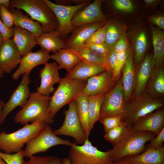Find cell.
<instances>
[{
	"instance_id": "1",
	"label": "cell",
	"mask_w": 164,
	"mask_h": 164,
	"mask_svg": "<svg viewBox=\"0 0 164 164\" xmlns=\"http://www.w3.org/2000/svg\"><path fill=\"white\" fill-rule=\"evenodd\" d=\"M156 135L151 132L139 131L132 126H126L120 139L113 148L108 150L113 163L126 157L142 153L145 150V143Z\"/></svg>"
},
{
	"instance_id": "2",
	"label": "cell",
	"mask_w": 164,
	"mask_h": 164,
	"mask_svg": "<svg viewBox=\"0 0 164 164\" xmlns=\"http://www.w3.org/2000/svg\"><path fill=\"white\" fill-rule=\"evenodd\" d=\"M49 99L37 92L31 93L22 109L16 114L15 122L22 125L39 121L52 124L54 119L49 111Z\"/></svg>"
},
{
	"instance_id": "3",
	"label": "cell",
	"mask_w": 164,
	"mask_h": 164,
	"mask_svg": "<svg viewBox=\"0 0 164 164\" xmlns=\"http://www.w3.org/2000/svg\"><path fill=\"white\" fill-rule=\"evenodd\" d=\"M9 8L25 11L32 19L41 24L43 32L55 31L58 27L57 18L44 0H12L10 1Z\"/></svg>"
},
{
	"instance_id": "4",
	"label": "cell",
	"mask_w": 164,
	"mask_h": 164,
	"mask_svg": "<svg viewBox=\"0 0 164 164\" xmlns=\"http://www.w3.org/2000/svg\"><path fill=\"white\" fill-rule=\"evenodd\" d=\"M46 124L42 121H37L25 124L12 133L8 134L5 132H0V150L9 154L20 151L25 144L38 135Z\"/></svg>"
},
{
	"instance_id": "5",
	"label": "cell",
	"mask_w": 164,
	"mask_h": 164,
	"mask_svg": "<svg viewBox=\"0 0 164 164\" xmlns=\"http://www.w3.org/2000/svg\"><path fill=\"white\" fill-rule=\"evenodd\" d=\"M163 98L155 99L144 91L137 97H132L126 105L121 121L126 126H132L140 118L163 108Z\"/></svg>"
},
{
	"instance_id": "6",
	"label": "cell",
	"mask_w": 164,
	"mask_h": 164,
	"mask_svg": "<svg viewBox=\"0 0 164 164\" xmlns=\"http://www.w3.org/2000/svg\"><path fill=\"white\" fill-rule=\"evenodd\" d=\"M87 83V80L72 79L65 77L59 83L53 94L50 97L49 112L54 118L63 107L75 100Z\"/></svg>"
},
{
	"instance_id": "7",
	"label": "cell",
	"mask_w": 164,
	"mask_h": 164,
	"mask_svg": "<svg viewBox=\"0 0 164 164\" xmlns=\"http://www.w3.org/2000/svg\"><path fill=\"white\" fill-rule=\"evenodd\" d=\"M70 147L68 158L71 164H113L109 152H102L94 146L89 139L82 145L73 142Z\"/></svg>"
},
{
	"instance_id": "8",
	"label": "cell",
	"mask_w": 164,
	"mask_h": 164,
	"mask_svg": "<svg viewBox=\"0 0 164 164\" xmlns=\"http://www.w3.org/2000/svg\"><path fill=\"white\" fill-rule=\"evenodd\" d=\"M73 143L58 136L54 133L50 125L47 124L38 135L26 144L23 150V156L29 158L35 154L45 152L53 146L64 145L71 146Z\"/></svg>"
},
{
	"instance_id": "9",
	"label": "cell",
	"mask_w": 164,
	"mask_h": 164,
	"mask_svg": "<svg viewBox=\"0 0 164 164\" xmlns=\"http://www.w3.org/2000/svg\"><path fill=\"white\" fill-rule=\"evenodd\" d=\"M69 108L64 110L65 118L62 125L53 130L56 135L71 136L75 139L76 144L83 145L87 139L80 121L76 107L75 100L69 104Z\"/></svg>"
},
{
	"instance_id": "10",
	"label": "cell",
	"mask_w": 164,
	"mask_h": 164,
	"mask_svg": "<svg viewBox=\"0 0 164 164\" xmlns=\"http://www.w3.org/2000/svg\"><path fill=\"white\" fill-rule=\"evenodd\" d=\"M105 95L100 111V118L107 117L122 116L126 104L121 78Z\"/></svg>"
},
{
	"instance_id": "11",
	"label": "cell",
	"mask_w": 164,
	"mask_h": 164,
	"mask_svg": "<svg viewBox=\"0 0 164 164\" xmlns=\"http://www.w3.org/2000/svg\"><path fill=\"white\" fill-rule=\"evenodd\" d=\"M44 0L57 18L58 26L56 30L60 33V37L71 33L74 28L71 22L73 15L77 12L86 7L90 2V0H87L78 5L66 6L58 5L49 0Z\"/></svg>"
},
{
	"instance_id": "12",
	"label": "cell",
	"mask_w": 164,
	"mask_h": 164,
	"mask_svg": "<svg viewBox=\"0 0 164 164\" xmlns=\"http://www.w3.org/2000/svg\"><path fill=\"white\" fill-rule=\"evenodd\" d=\"M30 73L22 75V79L14 91L9 100L5 103L2 110L0 124H2L8 115L15 108L19 106L22 108L29 98L31 93L29 85L31 83Z\"/></svg>"
},
{
	"instance_id": "13",
	"label": "cell",
	"mask_w": 164,
	"mask_h": 164,
	"mask_svg": "<svg viewBox=\"0 0 164 164\" xmlns=\"http://www.w3.org/2000/svg\"><path fill=\"white\" fill-rule=\"evenodd\" d=\"M103 2L102 0H95L84 9L77 12L71 21L73 27L106 21L107 16L101 9Z\"/></svg>"
},
{
	"instance_id": "14",
	"label": "cell",
	"mask_w": 164,
	"mask_h": 164,
	"mask_svg": "<svg viewBox=\"0 0 164 164\" xmlns=\"http://www.w3.org/2000/svg\"><path fill=\"white\" fill-rule=\"evenodd\" d=\"M154 69L153 55H145L143 59L135 67V84L132 97H137L144 92Z\"/></svg>"
},
{
	"instance_id": "15",
	"label": "cell",
	"mask_w": 164,
	"mask_h": 164,
	"mask_svg": "<svg viewBox=\"0 0 164 164\" xmlns=\"http://www.w3.org/2000/svg\"><path fill=\"white\" fill-rule=\"evenodd\" d=\"M117 81L112 78L111 71L106 70L87 79V83L82 93L88 96L106 94L114 86Z\"/></svg>"
},
{
	"instance_id": "16",
	"label": "cell",
	"mask_w": 164,
	"mask_h": 164,
	"mask_svg": "<svg viewBox=\"0 0 164 164\" xmlns=\"http://www.w3.org/2000/svg\"><path fill=\"white\" fill-rule=\"evenodd\" d=\"M44 65V67L41 69L39 72L41 82L37 88V92L50 97V94L55 90L53 85L56 83L59 84L62 78L60 77L59 69L56 62L47 63Z\"/></svg>"
},
{
	"instance_id": "17",
	"label": "cell",
	"mask_w": 164,
	"mask_h": 164,
	"mask_svg": "<svg viewBox=\"0 0 164 164\" xmlns=\"http://www.w3.org/2000/svg\"><path fill=\"white\" fill-rule=\"evenodd\" d=\"M50 59L49 53L41 49L36 52H30L21 58L18 68L12 74V79L16 80L21 75L30 73L34 67L45 64Z\"/></svg>"
},
{
	"instance_id": "18",
	"label": "cell",
	"mask_w": 164,
	"mask_h": 164,
	"mask_svg": "<svg viewBox=\"0 0 164 164\" xmlns=\"http://www.w3.org/2000/svg\"><path fill=\"white\" fill-rule=\"evenodd\" d=\"M107 21L92 23L74 28L70 35L65 39V48L75 49L84 45L85 41Z\"/></svg>"
},
{
	"instance_id": "19",
	"label": "cell",
	"mask_w": 164,
	"mask_h": 164,
	"mask_svg": "<svg viewBox=\"0 0 164 164\" xmlns=\"http://www.w3.org/2000/svg\"><path fill=\"white\" fill-rule=\"evenodd\" d=\"M21 58L12 39L4 40L0 47V68L5 73H10L18 66Z\"/></svg>"
},
{
	"instance_id": "20",
	"label": "cell",
	"mask_w": 164,
	"mask_h": 164,
	"mask_svg": "<svg viewBox=\"0 0 164 164\" xmlns=\"http://www.w3.org/2000/svg\"><path fill=\"white\" fill-rule=\"evenodd\" d=\"M132 126L136 130L151 132L157 135L164 127L163 108L140 118Z\"/></svg>"
},
{
	"instance_id": "21",
	"label": "cell",
	"mask_w": 164,
	"mask_h": 164,
	"mask_svg": "<svg viewBox=\"0 0 164 164\" xmlns=\"http://www.w3.org/2000/svg\"><path fill=\"white\" fill-rule=\"evenodd\" d=\"M106 70L105 67L102 65L81 60L70 72L66 74L65 77L72 79L87 80Z\"/></svg>"
},
{
	"instance_id": "22",
	"label": "cell",
	"mask_w": 164,
	"mask_h": 164,
	"mask_svg": "<svg viewBox=\"0 0 164 164\" xmlns=\"http://www.w3.org/2000/svg\"><path fill=\"white\" fill-rule=\"evenodd\" d=\"M121 78L126 105L132 97L135 84V66L133 56L131 53L125 65Z\"/></svg>"
},
{
	"instance_id": "23",
	"label": "cell",
	"mask_w": 164,
	"mask_h": 164,
	"mask_svg": "<svg viewBox=\"0 0 164 164\" xmlns=\"http://www.w3.org/2000/svg\"><path fill=\"white\" fill-rule=\"evenodd\" d=\"M13 41L22 56L31 51L36 45V37L29 31L13 26Z\"/></svg>"
},
{
	"instance_id": "24",
	"label": "cell",
	"mask_w": 164,
	"mask_h": 164,
	"mask_svg": "<svg viewBox=\"0 0 164 164\" xmlns=\"http://www.w3.org/2000/svg\"><path fill=\"white\" fill-rule=\"evenodd\" d=\"M124 158L131 164H164V146L156 149L147 148L140 154Z\"/></svg>"
},
{
	"instance_id": "25",
	"label": "cell",
	"mask_w": 164,
	"mask_h": 164,
	"mask_svg": "<svg viewBox=\"0 0 164 164\" xmlns=\"http://www.w3.org/2000/svg\"><path fill=\"white\" fill-rule=\"evenodd\" d=\"M9 10L14 17V26H18L30 32L36 37L43 32L42 27L39 22L30 18L19 9L9 8Z\"/></svg>"
},
{
	"instance_id": "26",
	"label": "cell",
	"mask_w": 164,
	"mask_h": 164,
	"mask_svg": "<svg viewBox=\"0 0 164 164\" xmlns=\"http://www.w3.org/2000/svg\"><path fill=\"white\" fill-rule=\"evenodd\" d=\"M36 44L41 49L49 53L65 48V40L61 38L60 34L56 30L49 32H43L36 38Z\"/></svg>"
},
{
	"instance_id": "27",
	"label": "cell",
	"mask_w": 164,
	"mask_h": 164,
	"mask_svg": "<svg viewBox=\"0 0 164 164\" xmlns=\"http://www.w3.org/2000/svg\"><path fill=\"white\" fill-rule=\"evenodd\" d=\"M50 59L55 60L57 64L59 70L65 69L68 73L81 60L73 49H60L50 55Z\"/></svg>"
},
{
	"instance_id": "28",
	"label": "cell",
	"mask_w": 164,
	"mask_h": 164,
	"mask_svg": "<svg viewBox=\"0 0 164 164\" xmlns=\"http://www.w3.org/2000/svg\"><path fill=\"white\" fill-rule=\"evenodd\" d=\"M144 91L153 98H163L164 95L163 64L157 69H154Z\"/></svg>"
},
{
	"instance_id": "29",
	"label": "cell",
	"mask_w": 164,
	"mask_h": 164,
	"mask_svg": "<svg viewBox=\"0 0 164 164\" xmlns=\"http://www.w3.org/2000/svg\"><path fill=\"white\" fill-rule=\"evenodd\" d=\"M152 32L154 53V69L159 67L164 60V32L156 27L150 26Z\"/></svg>"
},
{
	"instance_id": "30",
	"label": "cell",
	"mask_w": 164,
	"mask_h": 164,
	"mask_svg": "<svg viewBox=\"0 0 164 164\" xmlns=\"http://www.w3.org/2000/svg\"><path fill=\"white\" fill-rule=\"evenodd\" d=\"M75 100L80 121L86 138L89 139L91 131L89 127L88 96L81 92Z\"/></svg>"
},
{
	"instance_id": "31",
	"label": "cell",
	"mask_w": 164,
	"mask_h": 164,
	"mask_svg": "<svg viewBox=\"0 0 164 164\" xmlns=\"http://www.w3.org/2000/svg\"><path fill=\"white\" fill-rule=\"evenodd\" d=\"M106 94L88 96L89 127L91 131L95 123L100 119V109Z\"/></svg>"
},
{
	"instance_id": "32",
	"label": "cell",
	"mask_w": 164,
	"mask_h": 164,
	"mask_svg": "<svg viewBox=\"0 0 164 164\" xmlns=\"http://www.w3.org/2000/svg\"><path fill=\"white\" fill-rule=\"evenodd\" d=\"M145 32L142 31L137 35L135 42L134 64L136 65L142 61L145 56L147 40Z\"/></svg>"
},
{
	"instance_id": "33",
	"label": "cell",
	"mask_w": 164,
	"mask_h": 164,
	"mask_svg": "<svg viewBox=\"0 0 164 164\" xmlns=\"http://www.w3.org/2000/svg\"><path fill=\"white\" fill-rule=\"evenodd\" d=\"M73 49L76 51L81 60L102 65L107 70L106 61L104 57L98 55L89 48L83 46Z\"/></svg>"
},
{
	"instance_id": "34",
	"label": "cell",
	"mask_w": 164,
	"mask_h": 164,
	"mask_svg": "<svg viewBox=\"0 0 164 164\" xmlns=\"http://www.w3.org/2000/svg\"><path fill=\"white\" fill-rule=\"evenodd\" d=\"M121 28L115 23L108 21L105 43L109 50L114 48V46L122 35Z\"/></svg>"
},
{
	"instance_id": "35",
	"label": "cell",
	"mask_w": 164,
	"mask_h": 164,
	"mask_svg": "<svg viewBox=\"0 0 164 164\" xmlns=\"http://www.w3.org/2000/svg\"><path fill=\"white\" fill-rule=\"evenodd\" d=\"M28 161L23 160L22 164H62V160L53 156H36L32 155Z\"/></svg>"
},
{
	"instance_id": "36",
	"label": "cell",
	"mask_w": 164,
	"mask_h": 164,
	"mask_svg": "<svg viewBox=\"0 0 164 164\" xmlns=\"http://www.w3.org/2000/svg\"><path fill=\"white\" fill-rule=\"evenodd\" d=\"M108 23L107 21L104 26L98 29L85 41L84 44L104 43Z\"/></svg>"
},
{
	"instance_id": "37",
	"label": "cell",
	"mask_w": 164,
	"mask_h": 164,
	"mask_svg": "<svg viewBox=\"0 0 164 164\" xmlns=\"http://www.w3.org/2000/svg\"><path fill=\"white\" fill-rule=\"evenodd\" d=\"M125 127L126 125L123 123L121 125L105 132L104 138L114 145L121 137Z\"/></svg>"
},
{
	"instance_id": "38",
	"label": "cell",
	"mask_w": 164,
	"mask_h": 164,
	"mask_svg": "<svg viewBox=\"0 0 164 164\" xmlns=\"http://www.w3.org/2000/svg\"><path fill=\"white\" fill-rule=\"evenodd\" d=\"M121 118V116L107 117L101 118L99 121L103 125L104 130L106 132L122 125L123 123Z\"/></svg>"
},
{
	"instance_id": "39",
	"label": "cell",
	"mask_w": 164,
	"mask_h": 164,
	"mask_svg": "<svg viewBox=\"0 0 164 164\" xmlns=\"http://www.w3.org/2000/svg\"><path fill=\"white\" fill-rule=\"evenodd\" d=\"M0 156L7 164H22L23 161V150L14 154H9L0 151Z\"/></svg>"
},
{
	"instance_id": "40",
	"label": "cell",
	"mask_w": 164,
	"mask_h": 164,
	"mask_svg": "<svg viewBox=\"0 0 164 164\" xmlns=\"http://www.w3.org/2000/svg\"><path fill=\"white\" fill-rule=\"evenodd\" d=\"M0 16L3 23L7 28H10L14 26L13 15L2 4L0 5Z\"/></svg>"
},
{
	"instance_id": "41",
	"label": "cell",
	"mask_w": 164,
	"mask_h": 164,
	"mask_svg": "<svg viewBox=\"0 0 164 164\" xmlns=\"http://www.w3.org/2000/svg\"><path fill=\"white\" fill-rule=\"evenodd\" d=\"M81 46L88 48L95 53L104 57L110 50L105 43L101 44H84Z\"/></svg>"
},
{
	"instance_id": "42",
	"label": "cell",
	"mask_w": 164,
	"mask_h": 164,
	"mask_svg": "<svg viewBox=\"0 0 164 164\" xmlns=\"http://www.w3.org/2000/svg\"><path fill=\"white\" fill-rule=\"evenodd\" d=\"M113 4L117 9L127 12H132L134 9V6L130 0H114Z\"/></svg>"
},
{
	"instance_id": "43",
	"label": "cell",
	"mask_w": 164,
	"mask_h": 164,
	"mask_svg": "<svg viewBox=\"0 0 164 164\" xmlns=\"http://www.w3.org/2000/svg\"><path fill=\"white\" fill-rule=\"evenodd\" d=\"M150 143L145 145V149L147 148L157 149L163 145L164 141V127L161 131L150 140Z\"/></svg>"
},
{
	"instance_id": "44",
	"label": "cell",
	"mask_w": 164,
	"mask_h": 164,
	"mask_svg": "<svg viewBox=\"0 0 164 164\" xmlns=\"http://www.w3.org/2000/svg\"><path fill=\"white\" fill-rule=\"evenodd\" d=\"M107 63V70L112 73L115 70L117 64V59L114 48L110 50L105 57Z\"/></svg>"
},
{
	"instance_id": "45",
	"label": "cell",
	"mask_w": 164,
	"mask_h": 164,
	"mask_svg": "<svg viewBox=\"0 0 164 164\" xmlns=\"http://www.w3.org/2000/svg\"><path fill=\"white\" fill-rule=\"evenodd\" d=\"M114 49L115 53L129 50L128 41L124 35H122L117 41Z\"/></svg>"
},
{
	"instance_id": "46",
	"label": "cell",
	"mask_w": 164,
	"mask_h": 164,
	"mask_svg": "<svg viewBox=\"0 0 164 164\" xmlns=\"http://www.w3.org/2000/svg\"><path fill=\"white\" fill-rule=\"evenodd\" d=\"M148 20L152 24L156 26L158 28L164 30V17L160 15H152L147 17Z\"/></svg>"
},
{
	"instance_id": "47",
	"label": "cell",
	"mask_w": 164,
	"mask_h": 164,
	"mask_svg": "<svg viewBox=\"0 0 164 164\" xmlns=\"http://www.w3.org/2000/svg\"><path fill=\"white\" fill-rule=\"evenodd\" d=\"M0 32L2 35L4 41L13 37V31L11 28H9L6 27L0 19Z\"/></svg>"
},
{
	"instance_id": "48",
	"label": "cell",
	"mask_w": 164,
	"mask_h": 164,
	"mask_svg": "<svg viewBox=\"0 0 164 164\" xmlns=\"http://www.w3.org/2000/svg\"><path fill=\"white\" fill-rule=\"evenodd\" d=\"M143 1L146 6L151 7L158 4L159 2H160L161 1L157 0H144Z\"/></svg>"
},
{
	"instance_id": "49",
	"label": "cell",
	"mask_w": 164,
	"mask_h": 164,
	"mask_svg": "<svg viewBox=\"0 0 164 164\" xmlns=\"http://www.w3.org/2000/svg\"><path fill=\"white\" fill-rule=\"evenodd\" d=\"M113 164H131L125 158H122L121 160L114 162Z\"/></svg>"
},
{
	"instance_id": "50",
	"label": "cell",
	"mask_w": 164,
	"mask_h": 164,
	"mask_svg": "<svg viewBox=\"0 0 164 164\" xmlns=\"http://www.w3.org/2000/svg\"><path fill=\"white\" fill-rule=\"evenodd\" d=\"M10 2L9 0H0V5L2 4L7 8H9Z\"/></svg>"
},
{
	"instance_id": "51",
	"label": "cell",
	"mask_w": 164,
	"mask_h": 164,
	"mask_svg": "<svg viewBox=\"0 0 164 164\" xmlns=\"http://www.w3.org/2000/svg\"><path fill=\"white\" fill-rule=\"evenodd\" d=\"M62 164H71L68 158H64L62 160Z\"/></svg>"
},
{
	"instance_id": "52",
	"label": "cell",
	"mask_w": 164,
	"mask_h": 164,
	"mask_svg": "<svg viewBox=\"0 0 164 164\" xmlns=\"http://www.w3.org/2000/svg\"><path fill=\"white\" fill-rule=\"evenodd\" d=\"M4 104V102L3 100H0V119L1 118L2 110Z\"/></svg>"
},
{
	"instance_id": "53",
	"label": "cell",
	"mask_w": 164,
	"mask_h": 164,
	"mask_svg": "<svg viewBox=\"0 0 164 164\" xmlns=\"http://www.w3.org/2000/svg\"><path fill=\"white\" fill-rule=\"evenodd\" d=\"M4 41V38L0 32V47Z\"/></svg>"
},
{
	"instance_id": "54",
	"label": "cell",
	"mask_w": 164,
	"mask_h": 164,
	"mask_svg": "<svg viewBox=\"0 0 164 164\" xmlns=\"http://www.w3.org/2000/svg\"><path fill=\"white\" fill-rule=\"evenodd\" d=\"M0 164H7L2 158L0 156Z\"/></svg>"
},
{
	"instance_id": "55",
	"label": "cell",
	"mask_w": 164,
	"mask_h": 164,
	"mask_svg": "<svg viewBox=\"0 0 164 164\" xmlns=\"http://www.w3.org/2000/svg\"><path fill=\"white\" fill-rule=\"evenodd\" d=\"M5 72L1 68H0V79L2 78Z\"/></svg>"
}]
</instances>
